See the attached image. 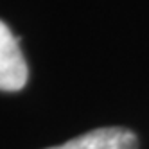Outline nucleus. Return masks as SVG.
I'll return each mask as SVG.
<instances>
[{
	"mask_svg": "<svg viewBox=\"0 0 149 149\" xmlns=\"http://www.w3.org/2000/svg\"><path fill=\"white\" fill-rule=\"evenodd\" d=\"M47 149H138V138L126 127H97Z\"/></svg>",
	"mask_w": 149,
	"mask_h": 149,
	"instance_id": "obj_2",
	"label": "nucleus"
},
{
	"mask_svg": "<svg viewBox=\"0 0 149 149\" xmlns=\"http://www.w3.org/2000/svg\"><path fill=\"white\" fill-rule=\"evenodd\" d=\"M18 41L11 29L0 20V90L4 92L22 90L29 77L27 63Z\"/></svg>",
	"mask_w": 149,
	"mask_h": 149,
	"instance_id": "obj_1",
	"label": "nucleus"
}]
</instances>
